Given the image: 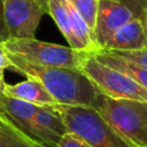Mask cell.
<instances>
[{"label":"cell","instance_id":"12","mask_svg":"<svg viewBox=\"0 0 147 147\" xmlns=\"http://www.w3.org/2000/svg\"><path fill=\"white\" fill-rule=\"evenodd\" d=\"M47 14L51 15L53 21L57 25L60 32L63 34V37L68 41L69 47L79 51L78 46H77V42H76V40L74 38L72 31H71L70 15H69L67 0H48Z\"/></svg>","mask_w":147,"mask_h":147},{"label":"cell","instance_id":"14","mask_svg":"<svg viewBox=\"0 0 147 147\" xmlns=\"http://www.w3.org/2000/svg\"><path fill=\"white\" fill-rule=\"evenodd\" d=\"M88 25L94 36V28L98 11V0H68Z\"/></svg>","mask_w":147,"mask_h":147},{"label":"cell","instance_id":"1","mask_svg":"<svg viewBox=\"0 0 147 147\" xmlns=\"http://www.w3.org/2000/svg\"><path fill=\"white\" fill-rule=\"evenodd\" d=\"M7 55L10 62L9 69L40 83L56 103L92 106L98 91L80 70L36 64L13 54Z\"/></svg>","mask_w":147,"mask_h":147},{"label":"cell","instance_id":"6","mask_svg":"<svg viewBox=\"0 0 147 147\" xmlns=\"http://www.w3.org/2000/svg\"><path fill=\"white\" fill-rule=\"evenodd\" d=\"M38 107L0 92V119L38 146L55 147L61 138L36 122L34 116Z\"/></svg>","mask_w":147,"mask_h":147},{"label":"cell","instance_id":"3","mask_svg":"<svg viewBox=\"0 0 147 147\" xmlns=\"http://www.w3.org/2000/svg\"><path fill=\"white\" fill-rule=\"evenodd\" d=\"M52 107L61 115L68 132L79 136L92 147H137L113 129L92 107L63 103Z\"/></svg>","mask_w":147,"mask_h":147},{"label":"cell","instance_id":"9","mask_svg":"<svg viewBox=\"0 0 147 147\" xmlns=\"http://www.w3.org/2000/svg\"><path fill=\"white\" fill-rule=\"evenodd\" d=\"M147 47V36L140 18H133L117 29L100 49L129 52Z\"/></svg>","mask_w":147,"mask_h":147},{"label":"cell","instance_id":"5","mask_svg":"<svg viewBox=\"0 0 147 147\" xmlns=\"http://www.w3.org/2000/svg\"><path fill=\"white\" fill-rule=\"evenodd\" d=\"M98 92L115 99L147 102V90L125 74L99 62L92 52L84 59L79 69Z\"/></svg>","mask_w":147,"mask_h":147},{"label":"cell","instance_id":"11","mask_svg":"<svg viewBox=\"0 0 147 147\" xmlns=\"http://www.w3.org/2000/svg\"><path fill=\"white\" fill-rule=\"evenodd\" d=\"M92 53L99 62L125 74L126 76L132 78L134 82H137L141 87L147 90V70L146 69L105 49H95Z\"/></svg>","mask_w":147,"mask_h":147},{"label":"cell","instance_id":"22","mask_svg":"<svg viewBox=\"0 0 147 147\" xmlns=\"http://www.w3.org/2000/svg\"><path fill=\"white\" fill-rule=\"evenodd\" d=\"M2 125H6V124H5V123H3V122L0 119V126H2Z\"/></svg>","mask_w":147,"mask_h":147},{"label":"cell","instance_id":"8","mask_svg":"<svg viewBox=\"0 0 147 147\" xmlns=\"http://www.w3.org/2000/svg\"><path fill=\"white\" fill-rule=\"evenodd\" d=\"M46 10L34 0H3V15L9 39L34 38Z\"/></svg>","mask_w":147,"mask_h":147},{"label":"cell","instance_id":"20","mask_svg":"<svg viewBox=\"0 0 147 147\" xmlns=\"http://www.w3.org/2000/svg\"><path fill=\"white\" fill-rule=\"evenodd\" d=\"M141 21L146 31V36H147V0H142V15H141Z\"/></svg>","mask_w":147,"mask_h":147},{"label":"cell","instance_id":"16","mask_svg":"<svg viewBox=\"0 0 147 147\" xmlns=\"http://www.w3.org/2000/svg\"><path fill=\"white\" fill-rule=\"evenodd\" d=\"M106 51V49H105ZM110 53H114L127 61H131L141 68L147 70V47L138 51H129V52H117V51H108Z\"/></svg>","mask_w":147,"mask_h":147},{"label":"cell","instance_id":"13","mask_svg":"<svg viewBox=\"0 0 147 147\" xmlns=\"http://www.w3.org/2000/svg\"><path fill=\"white\" fill-rule=\"evenodd\" d=\"M34 119L40 126L53 132L60 138L63 137L65 133H68V129L61 115L52 106H45V107L39 106L36 113Z\"/></svg>","mask_w":147,"mask_h":147},{"label":"cell","instance_id":"17","mask_svg":"<svg viewBox=\"0 0 147 147\" xmlns=\"http://www.w3.org/2000/svg\"><path fill=\"white\" fill-rule=\"evenodd\" d=\"M55 147H92L88 142H86L84 139H82L79 136L68 132L56 144Z\"/></svg>","mask_w":147,"mask_h":147},{"label":"cell","instance_id":"4","mask_svg":"<svg viewBox=\"0 0 147 147\" xmlns=\"http://www.w3.org/2000/svg\"><path fill=\"white\" fill-rule=\"evenodd\" d=\"M8 54L20 56L29 62L49 65L80 69V65L90 52L77 51L69 46L41 41L36 38L8 39L2 44Z\"/></svg>","mask_w":147,"mask_h":147},{"label":"cell","instance_id":"18","mask_svg":"<svg viewBox=\"0 0 147 147\" xmlns=\"http://www.w3.org/2000/svg\"><path fill=\"white\" fill-rule=\"evenodd\" d=\"M10 68V62L7 55V52L3 49L2 45H0V92H2L3 86H5V78H3V72L6 69Z\"/></svg>","mask_w":147,"mask_h":147},{"label":"cell","instance_id":"7","mask_svg":"<svg viewBox=\"0 0 147 147\" xmlns=\"http://www.w3.org/2000/svg\"><path fill=\"white\" fill-rule=\"evenodd\" d=\"M142 15V0H98L94 28L95 49L105 46L111 34L122 25Z\"/></svg>","mask_w":147,"mask_h":147},{"label":"cell","instance_id":"10","mask_svg":"<svg viewBox=\"0 0 147 147\" xmlns=\"http://www.w3.org/2000/svg\"><path fill=\"white\" fill-rule=\"evenodd\" d=\"M2 93L8 96L41 107L53 106L56 103L54 98L46 91V88L40 83L30 78H26L25 80L18 82L14 85L5 84Z\"/></svg>","mask_w":147,"mask_h":147},{"label":"cell","instance_id":"19","mask_svg":"<svg viewBox=\"0 0 147 147\" xmlns=\"http://www.w3.org/2000/svg\"><path fill=\"white\" fill-rule=\"evenodd\" d=\"M9 39L8 30L5 22V15H3V0H0V45L6 42Z\"/></svg>","mask_w":147,"mask_h":147},{"label":"cell","instance_id":"21","mask_svg":"<svg viewBox=\"0 0 147 147\" xmlns=\"http://www.w3.org/2000/svg\"><path fill=\"white\" fill-rule=\"evenodd\" d=\"M34 1H37L46 10V14H47V3H48V0H34Z\"/></svg>","mask_w":147,"mask_h":147},{"label":"cell","instance_id":"15","mask_svg":"<svg viewBox=\"0 0 147 147\" xmlns=\"http://www.w3.org/2000/svg\"><path fill=\"white\" fill-rule=\"evenodd\" d=\"M0 147H40L15 132L8 125L0 126Z\"/></svg>","mask_w":147,"mask_h":147},{"label":"cell","instance_id":"2","mask_svg":"<svg viewBox=\"0 0 147 147\" xmlns=\"http://www.w3.org/2000/svg\"><path fill=\"white\" fill-rule=\"evenodd\" d=\"M91 107L132 145L147 147V102L115 99L98 92Z\"/></svg>","mask_w":147,"mask_h":147}]
</instances>
